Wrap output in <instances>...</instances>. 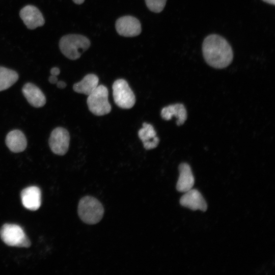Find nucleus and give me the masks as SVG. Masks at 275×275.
Returning <instances> with one entry per match:
<instances>
[{
  "instance_id": "obj_1",
  "label": "nucleus",
  "mask_w": 275,
  "mask_h": 275,
  "mask_svg": "<svg viewBox=\"0 0 275 275\" xmlns=\"http://www.w3.org/2000/svg\"><path fill=\"white\" fill-rule=\"evenodd\" d=\"M202 52L206 62L216 69L227 67L233 59L231 45L225 38L217 34L209 35L204 39Z\"/></svg>"
},
{
  "instance_id": "obj_2",
  "label": "nucleus",
  "mask_w": 275,
  "mask_h": 275,
  "mask_svg": "<svg viewBox=\"0 0 275 275\" xmlns=\"http://www.w3.org/2000/svg\"><path fill=\"white\" fill-rule=\"evenodd\" d=\"M91 43L86 37L78 34H69L61 38L59 47L62 53L67 58L75 60L87 50Z\"/></svg>"
},
{
  "instance_id": "obj_3",
  "label": "nucleus",
  "mask_w": 275,
  "mask_h": 275,
  "mask_svg": "<svg viewBox=\"0 0 275 275\" xmlns=\"http://www.w3.org/2000/svg\"><path fill=\"white\" fill-rule=\"evenodd\" d=\"M77 212L79 218L83 222L89 225H94L102 219L104 208L96 198L87 196L79 200Z\"/></svg>"
},
{
  "instance_id": "obj_4",
  "label": "nucleus",
  "mask_w": 275,
  "mask_h": 275,
  "mask_svg": "<svg viewBox=\"0 0 275 275\" xmlns=\"http://www.w3.org/2000/svg\"><path fill=\"white\" fill-rule=\"evenodd\" d=\"M108 91L107 88L98 85L88 95L87 103L89 111L96 116H103L110 113L112 107L108 100Z\"/></svg>"
},
{
  "instance_id": "obj_5",
  "label": "nucleus",
  "mask_w": 275,
  "mask_h": 275,
  "mask_svg": "<svg viewBox=\"0 0 275 275\" xmlns=\"http://www.w3.org/2000/svg\"><path fill=\"white\" fill-rule=\"evenodd\" d=\"M2 240L7 245L20 248H29L31 243L22 228L15 224H5L0 229Z\"/></svg>"
},
{
  "instance_id": "obj_6",
  "label": "nucleus",
  "mask_w": 275,
  "mask_h": 275,
  "mask_svg": "<svg viewBox=\"0 0 275 275\" xmlns=\"http://www.w3.org/2000/svg\"><path fill=\"white\" fill-rule=\"evenodd\" d=\"M114 102L120 108L129 109L135 103L134 93L124 79H118L114 81L112 86Z\"/></svg>"
},
{
  "instance_id": "obj_7",
  "label": "nucleus",
  "mask_w": 275,
  "mask_h": 275,
  "mask_svg": "<svg viewBox=\"0 0 275 275\" xmlns=\"http://www.w3.org/2000/svg\"><path fill=\"white\" fill-rule=\"evenodd\" d=\"M69 143V133L62 127H57L52 131L48 141L52 152L59 155H64L67 153Z\"/></svg>"
},
{
  "instance_id": "obj_8",
  "label": "nucleus",
  "mask_w": 275,
  "mask_h": 275,
  "mask_svg": "<svg viewBox=\"0 0 275 275\" xmlns=\"http://www.w3.org/2000/svg\"><path fill=\"white\" fill-rule=\"evenodd\" d=\"M117 33L124 37H135L141 33L140 21L131 16H124L118 18L116 22Z\"/></svg>"
},
{
  "instance_id": "obj_9",
  "label": "nucleus",
  "mask_w": 275,
  "mask_h": 275,
  "mask_svg": "<svg viewBox=\"0 0 275 275\" xmlns=\"http://www.w3.org/2000/svg\"><path fill=\"white\" fill-rule=\"evenodd\" d=\"M19 15L28 29L34 30L44 25L45 20L40 10L33 5H27L20 11Z\"/></svg>"
},
{
  "instance_id": "obj_10",
  "label": "nucleus",
  "mask_w": 275,
  "mask_h": 275,
  "mask_svg": "<svg viewBox=\"0 0 275 275\" xmlns=\"http://www.w3.org/2000/svg\"><path fill=\"white\" fill-rule=\"evenodd\" d=\"M180 204L192 210H200L205 211L207 203L201 194L196 189H190L184 193L180 199Z\"/></svg>"
},
{
  "instance_id": "obj_11",
  "label": "nucleus",
  "mask_w": 275,
  "mask_h": 275,
  "mask_svg": "<svg viewBox=\"0 0 275 275\" xmlns=\"http://www.w3.org/2000/svg\"><path fill=\"white\" fill-rule=\"evenodd\" d=\"M23 206L30 210H37L41 204V193L40 188L32 186L23 189L20 194Z\"/></svg>"
},
{
  "instance_id": "obj_12",
  "label": "nucleus",
  "mask_w": 275,
  "mask_h": 275,
  "mask_svg": "<svg viewBox=\"0 0 275 275\" xmlns=\"http://www.w3.org/2000/svg\"><path fill=\"white\" fill-rule=\"evenodd\" d=\"M22 92L30 104L35 107H42L46 103L44 93L33 83H26L22 88Z\"/></svg>"
},
{
  "instance_id": "obj_13",
  "label": "nucleus",
  "mask_w": 275,
  "mask_h": 275,
  "mask_svg": "<svg viewBox=\"0 0 275 275\" xmlns=\"http://www.w3.org/2000/svg\"><path fill=\"white\" fill-rule=\"evenodd\" d=\"M178 169L179 176L176 188L180 192L185 193L193 188L195 183L194 177L190 167L187 163L180 164Z\"/></svg>"
},
{
  "instance_id": "obj_14",
  "label": "nucleus",
  "mask_w": 275,
  "mask_h": 275,
  "mask_svg": "<svg viewBox=\"0 0 275 275\" xmlns=\"http://www.w3.org/2000/svg\"><path fill=\"white\" fill-rule=\"evenodd\" d=\"M5 143L9 149L14 153L21 152L27 146L24 134L18 129L10 131L6 135Z\"/></svg>"
},
{
  "instance_id": "obj_15",
  "label": "nucleus",
  "mask_w": 275,
  "mask_h": 275,
  "mask_svg": "<svg viewBox=\"0 0 275 275\" xmlns=\"http://www.w3.org/2000/svg\"><path fill=\"white\" fill-rule=\"evenodd\" d=\"M138 136L146 150L157 147L159 143V139L157 136L153 126L146 122L143 123V127L138 131Z\"/></svg>"
},
{
  "instance_id": "obj_16",
  "label": "nucleus",
  "mask_w": 275,
  "mask_h": 275,
  "mask_svg": "<svg viewBox=\"0 0 275 275\" xmlns=\"http://www.w3.org/2000/svg\"><path fill=\"white\" fill-rule=\"evenodd\" d=\"M161 118L165 120H170L173 117L176 118L178 126L182 125L187 118V112L183 104L176 103L163 107L161 111Z\"/></svg>"
},
{
  "instance_id": "obj_17",
  "label": "nucleus",
  "mask_w": 275,
  "mask_h": 275,
  "mask_svg": "<svg viewBox=\"0 0 275 275\" xmlns=\"http://www.w3.org/2000/svg\"><path fill=\"white\" fill-rule=\"evenodd\" d=\"M99 78L94 74L86 75L79 82L73 85V90L78 93L86 95L90 94L98 86Z\"/></svg>"
},
{
  "instance_id": "obj_18",
  "label": "nucleus",
  "mask_w": 275,
  "mask_h": 275,
  "mask_svg": "<svg viewBox=\"0 0 275 275\" xmlns=\"http://www.w3.org/2000/svg\"><path fill=\"white\" fill-rule=\"evenodd\" d=\"M18 73L14 70L0 66V91L8 89L18 79Z\"/></svg>"
},
{
  "instance_id": "obj_19",
  "label": "nucleus",
  "mask_w": 275,
  "mask_h": 275,
  "mask_svg": "<svg viewBox=\"0 0 275 275\" xmlns=\"http://www.w3.org/2000/svg\"><path fill=\"white\" fill-rule=\"evenodd\" d=\"M167 0H145L148 8L152 12L159 13L164 9Z\"/></svg>"
},
{
  "instance_id": "obj_20",
  "label": "nucleus",
  "mask_w": 275,
  "mask_h": 275,
  "mask_svg": "<svg viewBox=\"0 0 275 275\" xmlns=\"http://www.w3.org/2000/svg\"><path fill=\"white\" fill-rule=\"evenodd\" d=\"M60 73V70L58 67H53L50 70V73L51 75L57 76Z\"/></svg>"
},
{
  "instance_id": "obj_21",
  "label": "nucleus",
  "mask_w": 275,
  "mask_h": 275,
  "mask_svg": "<svg viewBox=\"0 0 275 275\" xmlns=\"http://www.w3.org/2000/svg\"><path fill=\"white\" fill-rule=\"evenodd\" d=\"M48 80L50 83L52 84H55L58 81L57 76L51 75L49 77Z\"/></svg>"
},
{
  "instance_id": "obj_22",
  "label": "nucleus",
  "mask_w": 275,
  "mask_h": 275,
  "mask_svg": "<svg viewBox=\"0 0 275 275\" xmlns=\"http://www.w3.org/2000/svg\"><path fill=\"white\" fill-rule=\"evenodd\" d=\"M56 84H57V87L60 89H64L67 86V84H66L65 82L63 81H61V80L58 81Z\"/></svg>"
},
{
  "instance_id": "obj_23",
  "label": "nucleus",
  "mask_w": 275,
  "mask_h": 275,
  "mask_svg": "<svg viewBox=\"0 0 275 275\" xmlns=\"http://www.w3.org/2000/svg\"><path fill=\"white\" fill-rule=\"evenodd\" d=\"M263 2L267 3L268 4L274 5L275 0H262Z\"/></svg>"
},
{
  "instance_id": "obj_24",
  "label": "nucleus",
  "mask_w": 275,
  "mask_h": 275,
  "mask_svg": "<svg viewBox=\"0 0 275 275\" xmlns=\"http://www.w3.org/2000/svg\"><path fill=\"white\" fill-rule=\"evenodd\" d=\"M73 2L76 4L80 5L82 4L85 0H72Z\"/></svg>"
}]
</instances>
